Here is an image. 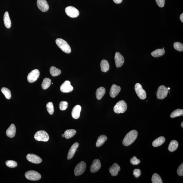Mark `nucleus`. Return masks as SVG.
I'll return each instance as SVG.
<instances>
[{"mask_svg": "<svg viewBox=\"0 0 183 183\" xmlns=\"http://www.w3.org/2000/svg\"><path fill=\"white\" fill-rule=\"evenodd\" d=\"M177 173L179 176H183V164L182 163L180 165L177 170Z\"/></svg>", "mask_w": 183, "mask_h": 183, "instance_id": "58836bf2", "label": "nucleus"}, {"mask_svg": "<svg viewBox=\"0 0 183 183\" xmlns=\"http://www.w3.org/2000/svg\"><path fill=\"white\" fill-rule=\"evenodd\" d=\"M152 182L153 183H162L163 182L160 176L157 174L155 173L152 176Z\"/></svg>", "mask_w": 183, "mask_h": 183, "instance_id": "2f4dec72", "label": "nucleus"}, {"mask_svg": "<svg viewBox=\"0 0 183 183\" xmlns=\"http://www.w3.org/2000/svg\"><path fill=\"white\" fill-rule=\"evenodd\" d=\"M37 4L38 8L43 12L47 11L49 9V5L46 0H37Z\"/></svg>", "mask_w": 183, "mask_h": 183, "instance_id": "ddd939ff", "label": "nucleus"}, {"mask_svg": "<svg viewBox=\"0 0 183 183\" xmlns=\"http://www.w3.org/2000/svg\"><path fill=\"white\" fill-rule=\"evenodd\" d=\"M165 53L163 49H158L151 53V55L154 57H162Z\"/></svg>", "mask_w": 183, "mask_h": 183, "instance_id": "bb28decb", "label": "nucleus"}, {"mask_svg": "<svg viewBox=\"0 0 183 183\" xmlns=\"http://www.w3.org/2000/svg\"><path fill=\"white\" fill-rule=\"evenodd\" d=\"M100 67L101 71L106 72L109 70L110 66L109 63L106 60L103 59L100 63Z\"/></svg>", "mask_w": 183, "mask_h": 183, "instance_id": "5701e85b", "label": "nucleus"}, {"mask_svg": "<svg viewBox=\"0 0 183 183\" xmlns=\"http://www.w3.org/2000/svg\"><path fill=\"white\" fill-rule=\"evenodd\" d=\"M107 137L105 135H101L98 138L96 142V146L97 147H100L104 144V143L107 140Z\"/></svg>", "mask_w": 183, "mask_h": 183, "instance_id": "393cba45", "label": "nucleus"}, {"mask_svg": "<svg viewBox=\"0 0 183 183\" xmlns=\"http://www.w3.org/2000/svg\"><path fill=\"white\" fill-rule=\"evenodd\" d=\"M25 177L29 180L37 181L41 178V175L38 172L35 171H29L25 174Z\"/></svg>", "mask_w": 183, "mask_h": 183, "instance_id": "39448f33", "label": "nucleus"}, {"mask_svg": "<svg viewBox=\"0 0 183 183\" xmlns=\"http://www.w3.org/2000/svg\"><path fill=\"white\" fill-rule=\"evenodd\" d=\"M68 103L66 101H62L60 103L59 108L61 110H66L68 108Z\"/></svg>", "mask_w": 183, "mask_h": 183, "instance_id": "e433bc0d", "label": "nucleus"}, {"mask_svg": "<svg viewBox=\"0 0 183 183\" xmlns=\"http://www.w3.org/2000/svg\"><path fill=\"white\" fill-rule=\"evenodd\" d=\"M67 15L71 18H76L79 16V12L77 8L73 6L67 7L65 9Z\"/></svg>", "mask_w": 183, "mask_h": 183, "instance_id": "1a4fd4ad", "label": "nucleus"}, {"mask_svg": "<svg viewBox=\"0 0 183 183\" xmlns=\"http://www.w3.org/2000/svg\"><path fill=\"white\" fill-rule=\"evenodd\" d=\"M62 136L63 137H65V136L64 134H63L62 135Z\"/></svg>", "mask_w": 183, "mask_h": 183, "instance_id": "a18cd8bd", "label": "nucleus"}, {"mask_svg": "<svg viewBox=\"0 0 183 183\" xmlns=\"http://www.w3.org/2000/svg\"><path fill=\"white\" fill-rule=\"evenodd\" d=\"M79 146V143L75 142L71 146L68 153L67 159L68 160H70L73 157Z\"/></svg>", "mask_w": 183, "mask_h": 183, "instance_id": "a211bd4d", "label": "nucleus"}, {"mask_svg": "<svg viewBox=\"0 0 183 183\" xmlns=\"http://www.w3.org/2000/svg\"><path fill=\"white\" fill-rule=\"evenodd\" d=\"M3 21L6 28L8 29L10 28L11 25V22L8 12H5L3 16Z\"/></svg>", "mask_w": 183, "mask_h": 183, "instance_id": "412c9836", "label": "nucleus"}, {"mask_svg": "<svg viewBox=\"0 0 183 183\" xmlns=\"http://www.w3.org/2000/svg\"><path fill=\"white\" fill-rule=\"evenodd\" d=\"M86 168V164L84 162H81L77 165L74 169V174L77 176L84 173Z\"/></svg>", "mask_w": 183, "mask_h": 183, "instance_id": "0eeeda50", "label": "nucleus"}, {"mask_svg": "<svg viewBox=\"0 0 183 183\" xmlns=\"http://www.w3.org/2000/svg\"><path fill=\"white\" fill-rule=\"evenodd\" d=\"M113 1L116 4H119L122 2L123 0H113Z\"/></svg>", "mask_w": 183, "mask_h": 183, "instance_id": "79ce46f5", "label": "nucleus"}, {"mask_svg": "<svg viewBox=\"0 0 183 183\" xmlns=\"http://www.w3.org/2000/svg\"><path fill=\"white\" fill-rule=\"evenodd\" d=\"M7 166L10 168H14L16 167L17 166V163L15 161L13 160H8L5 162Z\"/></svg>", "mask_w": 183, "mask_h": 183, "instance_id": "c9c22d12", "label": "nucleus"}, {"mask_svg": "<svg viewBox=\"0 0 183 183\" xmlns=\"http://www.w3.org/2000/svg\"><path fill=\"white\" fill-rule=\"evenodd\" d=\"M168 90H170V88H168Z\"/></svg>", "mask_w": 183, "mask_h": 183, "instance_id": "49530a36", "label": "nucleus"}, {"mask_svg": "<svg viewBox=\"0 0 183 183\" xmlns=\"http://www.w3.org/2000/svg\"><path fill=\"white\" fill-rule=\"evenodd\" d=\"M130 162L134 165H137L140 164V161L139 159H137L136 157L133 156L130 159Z\"/></svg>", "mask_w": 183, "mask_h": 183, "instance_id": "4c0bfd02", "label": "nucleus"}, {"mask_svg": "<svg viewBox=\"0 0 183 183\" xmlns=\"http://www.w3.org/2000/svg\"><path fill=\"white\" fill-rule=\"evenodd\" d=\"M39 75L40 72L39 70H34L29 74L27 77V79L29 82L33 83L37 80L39 78Z\"/></svg>", "mask_w": 183, "mask_h": 183, "instance_id": "9d476101", "label": "nucleus"}, {"mask_svg": "<svg viewBox=\"0 0 183 183\" xmlns=\"http://www.w3.org/2000/svg\"><path fill=\"white\" fill-rule=\"evenodd\" d=\"M101 167V164L100 161L98 159L94 160L93 163L90 166V171L92 173L97 172L100 169Z\"/></svg>", "mask_w": 183, "mask_h": 183, "instance_id": "2eb2a0df", "label": "nucleus"}, {"mask_svg": "<svg viewBox=\"0 0 183 183\" xmlns=\"http://www.w3.org/2000/svg\"><path fill=\"white\" fill-rule=\"evenodd\" d=\"M50 72L51 75L54 77L59 76L61 73V70L59 69H57L54 66H52L51 67Z\"/></svg>", "mask_w": 183, "mask_h": 183, "instance_id": "c756f323", "label": "nucleus"}, {"mask_svg": "<svg viewBox=\"0 0 183 183\" xmlns=\"http://www.w3.org/2000/svg\"><path fill=\"white\" fill-rule=\"evenodd\" d=\"M47 111L50 115H53L54 113V108L53 103L51 102H49L46 105Z\"/></svg>", "mask_w": 183, "mask_h": 183, "instance_id": "72a5a7b5", "label": "nucleus"}, {"mask_svg": "<svg viewBox=\"0 0 183 183\" xmlns=\"http://www.w3.org/2000/svg\"><path fill=\"white\" fill-rule=\"evenodd\" d=\"M81 110V107L80 105H77L74 106L72 112V117L75 119H79L80 116Z\"/></svg>", "mask_w": 183, "mask_h": 183, "instance_id": "f3484780", "label": "nucleus"}, {"mask_svg": "<svg viewBox=\"0 0 183 183\" xmlns=\"http://www.w3.org/2000/svg\"><path fill=\"white\" fill-rule=\"evenodd\" d=\"M77 133L76 130L74 129L67 130L64 133L65 138L68 139L73 137Z\"/></svg>", "mask_w": 183, "mask_h": 183, "instance_id": "cd10ccee", "label": "nucleus"}, {"mask_svg": "<svg viewBox=\"0 0 183 183\" xmlns=\"http://www.w3.org/2000/svg\"><path fill=\"white\" fill-rule=\"evenodd\" d=\"M157 4L160 8L164 7L165 4V0H155Z\"/></svg>", "mask_w": 183, "mask_h": 183, "instance_id": "a19ab883", "label": "nucleus"}, {"mask_svg": "<svg viewBox=\"0 0 183 183\" xmlns=\"http://www.w3.org/2000/svg\"><path fill=\"white\" fill-rule=\"evenodd\" d=\"M34 137L35 140L43 142H47L49 139L48 134L43 130L37 132L34 135Z\"/></svg>", "mask_w": 183, "mask_h": 183, "instance_id": "20e7f679", "label": "nucleus"}, {"mask_svg": "<svg viewBox=\"0 0 183 183\" xmlns=\"http://www.w3.org/2000/svg\"><path fill=\"white\" fill-rule=\"evenodd\" d=\"M163 49H164V48H163Z\"/></svg>", "mask_w": 183, "mask_h": 183, "instance_id": "de8ad7c7", "label": "nucleus"}, {"mask_svg": "<svg viewBox=\"0 0 183 183\" xmlns=\"http://www.w3.org/2000/svg\"><path fill=\"white\" fill-rule=\"evenodd\" d=\"M181 126L182 128H183V122H182V123H181Z\"/></svg>", "mask_w": 183, "mask_h": 183, "instance_id": "c03bdc74", "label": "nucleus"}, {"mask_svg": "<svg viewBox=\"0 0 183 183\" xmlns=\"http://www.w3.org/2000/svg\"><path fill=\"white\" fill-rule=\"evenodd\" d=\"M183 115V110L182 109H177L174 110L173 112H172L171 115H170V117L172 118H174L180 116H182Z\"/></svg>", "mask_w": 183, "mask_h": 183, "instance_id": "7c9ffc66", "label": "nucleus"}, {"mask_svg": "<svg viewBox=\"0 0 183 183\" xmlns=\"http://www.w3.org/2000/svg\"><path fill=\"white\" fill-rule=\"evenodd\" d=\"M168 93V90L166 87L162 85L158 88L157 92V97L159 99H163L167 96Z\"/></svg>", "mask_w": 183, "mask_h": 183, "instance_id": "423d86ee", "label": "nucleus"}, {"mask_svg": "<svg viewBox=\"0 0 183 183\" xmlns=\"http://www.w3.org/2000/svg\"><path fill=\"white\" fill-rule=\"evenodd\" d=\"M180 19L181 21H182V23H183V13L181 14L180 16Z\"/></svg>", "mask_w": 183, "mask_h": 183, "instance_id": "37998d69", "label": "nucleus"}, {"mask_svg": "<svg viewBox=\"0 0 183 183\" xmlns=\"http://www.w3.org/2000/svg\"><path fill=\"white\" fill-rule=\"evenodd\" d=\"M51 79L46 78L43 80L42 84H41V87L43 90H46L51 85Z\"/></svg>", "mask_w": 183, "mask_h": 183, "instance_id": "c85d7f7f", "label": "nucleus"}, {"mask_svg": "<svg viewBox=\"0 0 183 183\" xmlns=\"http://www.w3.org/2000/svg\"><path fill=\"white\" fill-rule=\"evenodd\" d=\"M120 170V168L116 163H114L110 167L109 171L112 176H115L118 174Z\"/></svg>", "mask_w": 183, "mask_h": 183, "instance_id": "6ab92c4d", "label": "nucleus"}, {"mask_svg": "<svg viewBox=\"0 0 183 183\" xmlns=\"http://www.w3.org/2000/svg\"><path fill=\"white\" fill-rule=\"evenodd\" d=\"M178 146V143L176 140L171 141L168 147V150L170 152H173L176 151Z\"/></svg>", "mask_w": 183, "mask_h": 183, "instance_id": "a878e982", "label": "nucleus"}, {"mask_svg": "<svg viewBox=\"0 0 183 183\" xmlns=\"http://www.w3.org/2000/svg\"><path fill=\"white\" fill-rule=\"evenodd\" d=\"M60 90L63 93H69L73 90V88L70 81H66L61 85Z\"/></svg>", "mask_w": 183, "mask_h": 183, "instance_id": "9b49d317", "label": "nucleus"}, {"mask_svg": "<svg viewBox=\"0 0 183 183\" xmlns=\"http://www.w3.org/2000/svg\"><path fill=\"white\" fill-rule=\"evenodd\" d=\"M16 127L14 124L11 125L8 129L7 130L6 133L7 136L12 138L15 136L16 133Z\"/></svg>", "mask_w": 183, "mask_h": 183, "instance_id": "aec40b11", "label": "nucleus"}, {"mask_svg": "<svg viewBox=\"0 0 183 183\" xmlns=\"http://www.w3.org/2000/svg\"><path fill=\"white\" fill-rule=\"evenodd\" d=\"M56 43L58 47L65 53H70L71 52V48L66 41L61 39H56Z\"/></svg>", "mask_w": 183, "mask_h": 183, "instance_id": "f03ea898", "label": "nucleus"}, {"mask_svg": "<svg viewBox=\"0 0 183 183\" xmlns=\"http://www.w3.org/2000/svg\"><path fill=\"white\" fill-rule=\"evenodd\" d=\"M133 174L136 178H138L141 174L140 170L139 169H135L134 170Z\"/></svg>", "mask_w": 183, "mask_h": 183, "instance_id": "ea45409f", "label": "nucleus"}, {"mask_svg": "<svg viewBox=\"0 0 183 183\" xmlns=\"http://www.w3.org/2000/svg\"><path fill=\"white\" fill-rule=\"evenodd\" d=\"M127 109V105L124 100L118 101L114 107V111L117 114L124 113Z\"/></svg>", "mask_w": 183, "mask_h": 183, "instance_id": "7ed1b4c3", "label": "nucleus"}, {"mask_svg": "<svg viewBox=\"0 0 183 183\" xmlns=\"http://www.w3.org/2000/svg\"><path fill=\"white\" fill-rule=\"evenodd\" d=\"M135 90L138 96L141 99L144 100L146 97V94L145 91L143 89L141 85L139 83H137L135 86Z\"/></svg>", "mask_w": 183, "mask_h": 183, "instance_id": "6e6552de", "label": "nucleus"}, {"mask_svg": "<svg viewBox=\"0 0 183 183\" xmlns=\"http://www.w3.org/2000/svg\"><path fill=\"white\" fill-rule=\"evenodd\" d=\"M121 89L120 87L117 86V85H112L110 92V97L113 98L115 97L120 92Z\"/></svg>", "mask_w": 183, "mask_h": 183, "instance_id": "dca6fc26", "label": "nucleus"}, {"mask_svg": "<svg viewBox=\"0 0 183 183\" xmlns=\"http://www.w3.org/2000/svg\"><path fill=\"white\" fill-rule=\"evenodd\" d=\"M165 140V138L164 137L160 136L154 140L152 143V145L153 146L157 147L162 145Z\"/></svg>", "mask_w": 183, "mask_h": 183, "instance_id": "b1692460", "label": "nucleus"}, {"mask_svg": "<svg viewBox=\"0 0 183 183\" xmlns=\"http://www.w3.org/2000/svg\"><path fill=\"white\" fill-rule=\"evenodd\" d=\"M138 136L136 130H132L126 134L122 141V144L125 146H128L134 142Z\"/></svg>", "mask_w": 183, "mask_h": 183, "instance_id": "f257e3e1", "label": "nucleus"}, {"mask_svg": "<svg viewBox=\"0 0 183 183\" xmlns=\"http://www.w3.org/2000/svg\"><path fill=\"white\" fill-rule=\"evenodd\" d=\"M173 46L175 50L180 52H182L183 51V45L180 42H175L174 43Z\"/></svg>", "mask_w": 183, "mask_h": 183, "instance_id": "f704fd0d", "label": "nucleus"}, {"mask_svg": "<svg viewBox=\"0 0 183 183\" xmlns=\"http://www.w3.org/2000/svg\"><path fill=\"white\" fill-rule=\"evenodd\" d=\"M115 61L116 67L117 68H119L124 64V57L120 53L116 52L115 54Z\"/></svg>", "mask_w": 183, "mask_h": 183, "instance_id": "f8f14e48", "label": "nucleus"}, {"mask_svg": "<svg viewBox=\"0 0 183 183\" xmlns=\"http://www.w3.org/2000/svg\"><path fill=\"white\" fill-rule=\"evenodd\" d=\"M106 93V89L103 87L98 88L96 92V97L97 99L100 100L104 96Z\"/></svg>", "mask_w": 183, "mask_h": 183, "instance_id": "4be33fe9", "label": "nucleus"}, {"mask_svg": "<svg viewBox=\"0 0 183 183\" xmlns=\"http://www.w3.org/2000/svg\"><path fill=\"white\" fill-rule=\"evenodd\" d=\"M1 91L4 94L5 98L7 99H9L11 97V94L10 91L8 88L3 87L1 88Z\"/></svg>", "mask_w": 183, "mask_h": 183, "instance_id": "473e14b6", "label": "nucleus"}, {"mask_svg": "<svg viewBox=\"0 0 183 183\" xmlns=\"http://www.w3.org/2000/svg\"><path fill=\"white\" fill-rule=\"evenodd\" d=\"M27 159L29 162L33 164H39L42 162L41 158L34 154H28L27 156Z\"/></svg>", "mask_w": 183, "mask_h": 183, "instance_id": "4468645a", "label": "nucleus"}]
</instances>
